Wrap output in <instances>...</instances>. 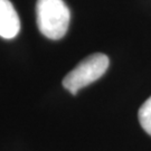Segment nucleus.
<instances>
[{"mask_svg": "<svg viewBox=\"0 0 151 151\" xmlns=\"http://www.w3.org/2000/svg\"><path fill=\"white\" fill-rule=\"evenodd\" d=\"M36 19L39 32L45 37L57 40L64 37L68 30L70 8L63 0H37Z\"/></svg>", "mask_w": 151, "mask_h": 151, "instance_id": "1", "label": "nucleus"}, {"mask_svg": "<svg viewBox=\"0 0 151 151\" xmlns=\"http://www.w3.org/2000/svg\"><path fill=\"white\" fill-rule=\"evenodd\" d=\"M109 64L110 60L106 55L101 53L90 55L65 76L63 86L73 95H76L81 88L99 80L106 72Z\"/></svg>", "mask_w": 151, "mask_h": 151, "instance_id": "2", "label": "nucleus"}, {"mask_svg": "<svg viewBox=\"0 0 151 151\" xmlns=\"http://www.w3.org/2000/svg\"><path fill=\"white\" fill-rule=\"evenodd\" d=\"M20 20L9 0H0V37L12 39L19 34Z\"/></svg>", "mask_w": 151, "mask_h": 151, "instance_id": "3", "label": "nucleus"}, {"mask_svg": "<svg viewBox=\"0 0 151 151\" xmlns=\"http://www.w3.org/2000/svg\"><path fill=\"white\" fill-rule=\"evenodd\" d=\"M138 116L142 129L151 135V96L141 105Z\"/></svg>", "mask_w": 151, "mask_h": 151, "instance_id": "4", "label": "nucleus"}]
</instances>
